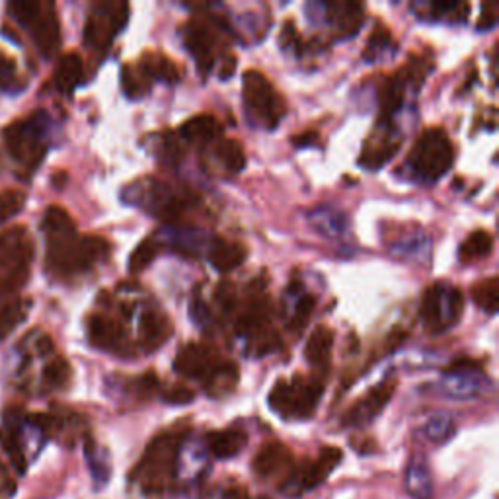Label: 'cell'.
<instances>
[{
  "instance_id": "1",
  "label": "cell",
  "mask_w": 499,
  "mask_h": 499,
  "mask_svg": "<svg viewBox=\"0 0 499 499\" xmlns=\"http://www.w3.org/2000/svg\"><path fill=\"white\" fill-rule=\"evenodd\" d=\"M42 228L47 246L45 264L53 275L75 277L86 273L109 254V242L106 238L78 234L71 215L63 207H49L44 215Z\"/></svg>"
},
{
  "instance_id": "2",
  "label": "cell",
  "mask_w": 499,
  "mask_h": 499,
  "mask_svg": "<svg viewBox=\"0 0 499 499\" xmlns=\"http://www.w3.org/2000/svg\"><path fill=\"white\" fill-rule=\"evenodd\" d=\"M186 432H164L148 443L141 461L131 472V480L145 494L166 492L178 474L179 451H182Z\"/></svg>"
},
{
  "instance_id": "3",
  "label": "cell",
  "mask_w": 499,
  "mask_h": 499,
  "mask_svg": "<svg viewBox=\"0 0 499 499\" xmlns=\"http://www.w3.org/2000/svg\"><path fill=\"white\" fill-rule=\"evenodd\" d=\"M123 199L170 223L182 218L199 205V195L192 189H176L164 182H158V179H143L137 186H129Z\"/></svg>"
},
{
  "instance_id": "4",
  "label": "cell",
  "mask_w": 499,
  "mask_h": 499,
  "mask_svg": "<svg viewBox=\"0 0 499 499\" xmlns=\"http://www.w3.org/2000/svg\"><path fill=\"white\" fill-rule=\"evenodd\" d=\"M455 162V148L447 131L441 127H429L417 137L408 156L412 176L422 184H435Z\"/></svg>"
},
{
  "instance_id": "5",
  "label": "cell",
  "mask_w": 499,
  "mask_h": 499,
  "mask_svg": "<svg viewBox=\"0 0 499 499\" xmlns=\"http://www.w3.org/2000/svg\"><path fill=\"white\" fill-rule=\"evenodd\" d=\"M34 254V241L26 226L0 233V295H12L28 283Z\"/></svg>"
},
{
  "instance_id": "6",
  "label": "cell",
  "mask_w": 499,
  "mask_h": 499,
  "mask_svg": "<svg viewBox=\"0 0 499 499\" xmlns=\"http://www.w3.org/2000/svg\"><path fill=\"white\" fill-rule=\"evenodd\" d=\"M47 115L44 112H36L4 129L8 153L26 172H34L44 161L47 153Z\"/></svg>"
},
{
  "instance_id": "7",
  "label": "cell",
  "mask_w": 499,
  "mask_h": 499,
  "mask_svg": "<svg viewBox=\"0 0 499 499\" xmlns=\"http://www.w3.org/2000/svg\"><path fill=\"white\" fill-rule=\"evenodd\" d=\"M12 14L20 26L28 29L36 47L45 59H51L61 45V24L53 3H10Z\"/></svg>"
},
{
  "instance_id": "8",
  "label": "cell",
  "mask_w": 499,
  "mask_h": 499,
  "mask_svg": "<svg viewBox=\"0 0 499 499\" xmlns=\"http://www.w3.org/2000/svg\"><path fill=\"white\" fill-rule=\"evenodd\" d=\"M324 384L321 381H306L303 376H295L291 383L277 381L269 392V408L281 417L306 419L314 416L316 406L321 402Z\"/></svg>"
},
{
  "instance_id": "9",
  "label": "cell",
  "mask_w": 499,
  "mask_h": 499,
  "mask_svg": "<svg viewBox=\"0 0 499 499\" xmlns=\"http://www.w3.org/2000/svg\"><path fill=\"white\" fill-rule=\"evenodd\" d=\"M242 96L248 112L256 122L273 129L287 114V104L269 78L259 71H246L242 76Z\"/></svg>"
},
{
  "instance_id": "10",
  "label": "cell",
  "mask_w": 499,
  "mask_h": 499,
  "mask_svg": "<svg viewBox=\"0 0 499 499\" xmlns=\"http://www.w3.org/2000/svg\"><path fill=\"white\" fill-rule=\"evenodd\" d=\"M464 313V297L456 287L439 283L427 289L422 303V321L432 334L453 328Z\"/></svg>"
},
{
  "instance_id": "11",
  "label": "cell",
  "mask_w": 499,
  "mask_h": 499,
  "mask_svg": "<svg viewBox=\"0 0 499 499\" xmlns=\"http://www.w3.org/2000/svg\"><path fill=\"white\" fill-rule=\"evenodd\" d=\"M129 20V4L122 0L96 3L84 26V44L92 51H106Z\"/></svg>"
},
{
  "instance_id": "12",
  "label": "cell",
  "mask_w": 499,
  "mask_h": 499,
  "mask_svg": "<svg viewBox=\"0 0 499 499\" xmlns=\"http://www.w3.org/2000/svg\"><path fill=\"white\" fill-rule=\"evenodd\" d=\"M342 448L324 447L314 461H306L298 466H293L291 472L285 476V480L279 484V487H281L287 495L293 497L313 492L330 478V474L339 466V463H342Z\"/></svg>"
},
{
  "instance_id": "13",
  "label": "cell",
  "mask_w": 499,
  "mask_h": 499,
  "mask_svg": "<svg viewBox=\"0 0 499 499\" xmlns=\"http://www.w3.org/2000/svg\"><path fill=\"white\" fill-rule=\"evenodd\" d=\"M432 71V65L425 63L424 59H412V63H408L400 71L388 76L378 92V102L384 115H392L402 107L408 88L414 86L419 88L424 84V76Z\"/></svg>"
},
{
  "instance_id": "14",
  "label": "cell",
  "mask_w": 499,
  "mask_h": 499,
  "mask_svg": "<svg viewBox=\"0 0 499 499\" xmlns=\"http://www.w3.org/2000/svg\"><path fill=\"white\" fill-rule=\"evenodd\" d=\"M396 391V381H384L378 386L371 388L361 400H357L345 416L342 417V424L345 427H365L373 422L375 417H378L386 404L391 402V398L394 396Z\"/></svg>"
},
{
  "instance_id": "15",
  "label": "cell",
  "mask_w": 499,
  "mask_h": 499,
  "mask_svg": "<svg viewBox=\"0 0 499 499\" xmlns=\"http://www.w3.org/2000/svg\"><path fill=\"white\" fill-rule=\"evenodd\" d=\"M184 44L197 61L202 75H209L217 61V36L207 24L192 20L182 28Z\"/></svg>"
},
{
  "instance_id": "16",
  "label": "cell",
  "mask_w": 499,
  "mask_h": 499,
  "mask_svg": "<svg viewBox=\"0 0 499 499\" xmlns=\"http://www.w3.org/2000/svg\"><path fill=\"white\" fill-rule=\"evenodd\" d=\"M218 363H221V357L213 345L194 342L179 349L174 367L179 375L205 381Z\"/></svg>"
},
{
  "instance_id": "17",
  "label": "cell",
  "mask_w": 499,
  "mask_h": 499,
  "mask_svg": "<svg viewBox=\"0 0 499 499\" xmlns=\"http://www.w3.org/2000/svg\"><path fill=\"white\" fill-rule=\"evenodd\" d=\"M88 337L92 345L109 353L131 355L125 328L117 321L104 314H92L88 318Z\"/></svg>"
},
{
  "instance_id": "18",
  "label": "cell",
  "mask_w": 499,
  "mask_h": 499,
  "mask_svg": "<svg viewBox=\"0 0 499 499\" xmlns=\"http://www.w3.org/2000/svg\"><path fill=\"white\" fill-rule=\"evenodd\" d=\"M295 466L293 455L283 443H267L259 448L257 455L254 456L252 468L259 480H279L281 484L285 476L291 472Z\"/></svg>"
},
{
  "instance_id": "19",
  "label": "cell",
  "mask_w": 499,
  "mask_h": 499,
  "mask_svg": "<svg viewBox=\"0 0 499 499\" xmlns=\"http://www.w3.org/2000/svg\"><path fill=\"white\" fill-rule=\"evenodd\" d=\"M400 145H402L400 133L391 125H381L371 137L367 139L359 162H361V166L367 170L383 168L398 153Z\"/></svg>"
},
{
  "instance_id": "20",
  "label": "cell",
  "mask_w": 499,
  "mask_h": 499,
  "mask_svg": "<svg viewBox=\"0 0 499 499\" xmlns=\"http://www.w3.org/2000/svg\"><path fill=\"white\" fill-rule=\"evenodd\" d=\"M139 332H141V342L143 345L153 352V349L161 347L166 339L172 336L174 328L172 322L168 321V316L162 311H145L139 321Z\"/></svg>"
},
{
  "instance_id": "21",
  "label": "cell",
  "mask_w": 499,
  "mask_h": 499,
  "mask_svg": "<svg viewBox=\"0 0 499 499\" xmlns=\"http://www.w3.org/2000/svg\"><path fill=\"white\" fill-rule=\"evenodd\" d=\"M223 133V127L218 123V119L215 115L202 114L189 117L187 122L179 127V139L184 143L192 145H209L218 139V135Z\"/></svg>"
},
{
  "instance_id": "22",
  "label": "cell",
  "mask_w": 499,
  "mask_h": 499,
  "mask_svg": "<svg viewBox=\"0 0 499 499\" xmlns=\"http://www.w3.org/2000/svg\"><path fill=\"white\" fill-rule=\"evenodd\" d=\"M404 490L412 499L433 497V478L424 456H414L410 464H408L404 476Z\"/></svg>"
},
{
  "instance_id": "23",
  "label": "cell",
  "mask_w": 499,
  "mask_h": 499,
  "mask_svg": "<svg viewBox=\"0 0 499 499\" xmlns=\"http://www.w3.org/2000/svg\"><path fill=\"white\" fill-rule=\"evenodd\" d=\"M326 12L336 26L339 37H352L363 24V4L359 3H330L326 4Z\"/></svg>"
},
{
  "instance_id": "24",
  "label": "cell",
  "mask_w": 499,
  "mask_h": 499,
  "mask_svg": "<svg viewBox=\"0 0 499 499\" xmlns=\"http://www.w3.org/2000/svg\"><path fill=\"white\" fill-rule=\"evenodd\" d=\"M248 443V437L241 429H223V432H213L207 437V447L209 451L218 461H226L244 451Z\"/></svg>"
},
{
  "instance_id": "25",
  "label": "cell",
  "mask_w": 499,
  "mask_h": 499,
  "mask_svg": "<svg viewBox=\"0 0 499 499\" xmlns=\"http://www.w3.org/2000/svg\"><path fill=\"white\" fill-rule=\"evenodd\" d=\"M248 257L246 248L242 244L236 242H228L218 238V241L213 242L211 250H209V262L221 273H228L234 272L236 267H241Z\"/></svg>"
},
{
  "instance_id": "26",
  "label": "cell",
  "mask_w": 499,
  "mask_h": 499,
  "mask_svg": "<svg viewBox=\"0 0 499 499\" xmlns=\"http://www.w3.org/2000/svg\"><path fill=\"white\" fill-rule=\"evenodd\" d=\"M29 308H32V301H29V298L12 295L0 298V339L8 337L26 321Z\"/></svg>"
},
{
  "instance_id": "27",
  "label": "cell",
  "mask_w": 499,
  "mask_h": 499,
  "mask_svg": "<svg viewBox=\"0 0 499 499\" xmlns=\"http://www.w3.org/2000/svg\"><path fill=\"white\" fill-rule=\"evenodd\" d=\"M332 347H334V332L326 326H318L316 330L311 334L305 347V357L306 361L313 367L318 368H328L330 367V357H332Z\"/></svg>"
},
{
  "instance_id": "28",
  "label": "cell",
  "mask_w": 499,
  "mask_h": 499,
  "mask_svg": "<svg viewBox=\"0 0 499 499\" xmlns=\"http://www.w3.org/2000/svg\"><path fill=\"white\" fill-rule=\"evenodd\" d=\"M84 63L78 53H67L59 59L55 68V86L63 94H71L73 90L83 83Z\"/></svg>"
},
{
  "instance_id": "29",
  "label": "cell",
  "mask_w": 499,
  "mask_h": 499,
  "mask_svg": "<svg viewBox=\"0 0 499 499\" xmlns=\"http://www.w3.org/2000/svg\"><path fill=\"white\" fill-rule=\"evenodd\" d=\"M139 68H141V71L147 75L148 81L156 78V81L172 84L182 78V71H179L176 61L164 57L162 53H147L141 59V63H139Z\"/></svg>"
},
{
  "instance_id": "30",
  "label": "cell",
  "mask_w": 499,
  "mask_h": 499,
  "mask_svg": "<svg viewBox=\"0 0 499 499\" xmlns=\"http://www.w3.org/2000/svg\"><path fill=\"white\" fill-rule=\"evenodd\" d=\"M203 384L209 396L213 398L228 396L238 384V367L234 363L221 361L213 368L211 375L205 378Z\"/></svg>"
},
{
  "instance_id": "31",
  "label": "cell",
  "mask_w": 499,
  "mask_h": 499,
  "mask_svg": "<svg viewBox=\"0 0 499 499\" xmlns=\"http://www.w3.org/2000/svg\"><path fill=\"white\" fill-rule=\"evenodd\" d=\"M84 455H86V461L90 466V472H92L94 484L98 490H102L109 480V474H112V466H109L107 453L104 451V448L98 447V443L92 437H86L84 439Z\"/></svg>"
},
{
  "instance_id": "32",
  "label": "cell",
  "mask_w": 499,
  "mask_h": 499,
  "mask_svg": "<svg viewBox=\"0 0 499 499\" xmlns=\"http://www.w3.org/2000/svg\"><path fill=\"white\" fill-rule=\"evenodd\" d=\"M311 225L324 236H342L347 231V217L334 207H318L311 213Z\"/></svg>"
},
{
  "instance_id": "33",
  "label": "cell",
  "mask_w": 499,
  "mask_h": 499,
  "mask_svg": "<svg viewBox=\"0 0 499 499\" xmlns=\"http://www.w3.org/2000/svg\"><path fill=\"white\" fill-rule=\"evenodd\" d=\"M0 445H3L4 453L10 458V463H12V466L16 468V472L26 474L28 461L24 455V445H22V439H20L18 429L12 422H6L4 427L0 429Z\"/></svg>"
},
{
  "instance_id": "34",
  "label": "cell",
  "mask_w": 499,
  "mask_h": 499,
  "mask_svg": "<svg viewBox=\"0 0 499 499\" xmlns=\"http://www.w3.org/2000/svg\"><path fill=\"white\" fill-rule=\"evenodd\" d=\"M494 250V238L486 231H476L458 248V257L463 264H472L478 259H484L492 254Z\"/></svg>"
},
{
  "instance_id": "35",
  "label": "cell",
  "mask_w": 499,
  "mask_h": 499,
  "mask_svg": "<svg viewBox=\"0 0 499 499\" xmlns=\"http://www.w3.org/2000/svg\"><path fill=\"white\" fill-rule=\"evenodd\" d=\"M73 368L68 365L65 357H55L44 367L42 373V386L47 392L61 391L68 383H71Z\"/></svg>"
},
{
  "instance_id": "36",
  "label": "cell",
  "mask_w": 499,
  "mask_h": 499,
  "mask_svg": "<svg viewBox=\"0 0 499 499\" xmlns=\"http://www.w3.org/2000/svg\"><path fill=\"white\" fill-rule=\"evenodd\" d=\"M215 154L223 166L233 174H241L246 168V153L244 147L236 139H223L215 147Z\"/></svg>"
},
{
  "instance_id": "37",
  "label": "cell",
  "mask_w": 499,
  "mask_h": 499,
  "mask_svg": "<svg viewBox=\"0 0 499 499\" xmlns=\"http://www.w3.org/2000/svg\"><path fill=\"white\" fill-rule=\"evenodd\" d=\"M472 298L482 311H486L487 314H495L499 305V279L490 277V279H482L480 283H476L472 287Z\"/></svg>"
},
{
  "instance_id": "38",
  "label": "cell",
  "mask_w": 499,
  "mask_h": 499,
  "mask_svg": "<svg viewBox=\"0 0 499 499\" xmlns=\"http://www.w3.org/2000/svg\"><path fill=\"white\" fill-rule=\"evenodd\" d=\"M122 84L129 98H141L151 90V81H148L141 68H133L129 65L122 68Z\"/></svg>"
},
{
  "instance_id": "39",
  "label": "cell",
  "mask_w": 499,
  "mask_h": 499,
  "mask_svg": "<svg viewBox=\"0 0 499 499\" xmlns=\"http://www.w3.org/2000/svg\"><path fill=\"white\" fill-rule=\"evenodd\" d=\"M429 250V238L422 234H412L408 238H400V241L394 242L391 246V252L402 259H410V257H422L424 252Z\"/></svg>"
},
{
  "instance_id": "40",
  "label": "cell",
  "mask_w": 499,
  "mask_h": 499,
  "mask_svg": "<svg viewBox=\"0 0 499 499\" xmlns=\"http://www.w3.org/2000/svg\"><path fill=\"white\" fill-rule=\"evenodd\" d=\"M424 433L433 443H443L455 433V419L448 414H435L424 427Z\"/></svg>"
},
{
  "instance_id": "41",
  "label": "cell",
  "mask_w": 499,
  "mask_h": 499,
  "mask_svg": "<svg viewBox=\"0 0 499 499\" xmlns=\"http://www.w3.org/2000/svg\"><path fill=\"white\" fill-rule=\"evenodd\" d=\"M156 252H158V244L154 238H145V241L133 250L131 257H129V272L131 273L145 272V269L153 264Z\"/></svg>"
},
{
  "instance_id": "42",
  "label": "cell",
  "mask_w": 499,
  "mask_h": 499,
  "mask_svg": "<svg viewBox=\"0 0 499 499\" xmlns=\"http://www.w3.org/2000/svg\"><path fill=\"white\" fill-rule=\"evenodd\" d=\"M314 306H316V298L313 295H303L301 298H298L291 321H289V330L301 334L306 328L308 321H311Z\"/></svg>"
},
{
  "instance_id": "43",
  "label": "cell",
  "mask_w": 499,
  "mask_h": 499,
  "mask_svg": "<svg viewBox=\"0 0 499 499\" xmlns=\"http://www.w3.org/2000/svg\"><path fill=\"white\" fill-rule=\"evenodd\" d=\"M26 205V194L20 189H8L0 194V225L16 217Z\"/></svg>"
},
{
  "instance_id": "44",
  "label": "cell",
  "mask_w": 499,
  "mask_h": 499,
  "mask_svg": "<svg viewBox=\"0 0 499 499\" xmlns=\"http://www.w3.org/2000/svg\"><path fill=\"white\" fill-rule=\"evenodd\" d=\"M392 45V34L391 29L384 28L383 24H376V28L373 29L371 37H368L367 47H365V59H376L381 53L388 51Z\"/></svg>"
},
{
  "instance_id": "45",
  "label": "cell",
  "mask_w": 499,
  "mask_h": 499,
  "mask_svg": "<svg viewBox=\"0 0 499 499\" xmlns=\"http://www.w3.org/2000/svg\"><path fill=\"white\" fill-rule=\"evenodd\" d=\"M186 154V143L176 135H164L162 139V158L170 164H179Z\"/></svg>"
},
{
  "instance_id": "46",
  "label": "cell",
  "mask_w": 499,
  "mask_h": 499,
  "mask_svg": "<svg viewBox=\"0 0 499 499\" xmlns=\"http://www.w3.org/2000/svg\"><path fill=\"white\" fill-rule=\"evenodd\" d=\"M215 301L217 305L221 306V311L225 314L234 313L236 308V289L231 281H223L218 283V287L215 289Z\"/></svg>"
},
{
  "instance_id": "47",
  "label": "cell",
  "mask_w": 499,
  "mask_h": 499,
  "mask_svg": "<svg viewBox=\"0 0 499 499\" xmlns=\"http://www.w3.org/2000/svg\"><path fill=\"white\" fill-rule=\"evenodd\" d=\"M16 78H18V71H16L14 59L0 51V90L12 88Z\"/></svg>"
},
{
  "instance_id": "48",
  "label": "cell",
  "mask_w": 499,
  "mask_h": 499,
  "mask_svg": "<svg viewBox=\"0 0 499 499\" xmlns=\"http://www.w3.org/2000/svg\"><path fill=\"white\" fill-rule=\"evenodd\" d=\"M194 398H195V394L192 388H187L184 384H176L162 394V400L172 406H186L189 402H194Z\"/></svg>"
},
{
  "instance_id": "49",
  "label": "cell",
  "mask_w": 499,
  "mask_h": 499,
  "mask_svg": "<svg viewBox=\"0 0 499 499\" xmlns=\"http://www.w3.org/2000/svg\"><path fill=\"white\" fill-rule=\"evenodd\" d=\"M499 18V8L497 4H484L482 8V16L478 20V29H490L497 24Z\"/></svg>"
},
{
  "instance_id": "50",
  "label": "cell",
  "mask_w": 499,
  "mask_h": 499,
  "mask_svg": "<svg viewBox=\"0 0 499 499\" xmlns=\"http://www.w3.org/2000/svg\"><path fill=\"white\" fill-rule=\"evenodd\" d=\"M279 44H281L283 47H291V45L298 44V34H297V29L293 28L291 22L285 24V29L281 32V37H279Z\"/></svg>"
},
{
  "instance_id": "51",
  "label": "cell",
  "mask_w": 499,
  "mask_h": 499,
  "mask_svg": "<svg viewBox=\"0 0 499 499\" xmlns=\"http://www.w3.org/2000/svg\"><path fill=\"white\" fill-rule=\"evenodd\" d=\"M234 71H236V57L234 55H226L223 59V68H221L223 81H226V78H231Z\"/></svg>"
},
{
  "instance_id": "52",
  "label": "cell",
  "mask_w": 499,
  "mask_h": 499,
  "mask_svg": "<svg viewBox=\"0 0 499 499\" xmlns=\"http://www.w3.org/2000/svg\"><path fill=\"white\" fill-rule=\"evenodd\" d=\"M318 141V135L313 133V131H308V133H303V135H298V137H293V143L295 147H311Z\"/></svg>"
},
{
  "instance_id": "53",
  "label": "cell",
  "mask_w": 499,
  "mask_h": 499,
  "mask_svg": "<svg viewBox=\"0 0 499 499\" xmlns=\"http://www.w3.org/2000/svg\"><path fill=\"white\" fill-rule=\"evenodd\" d=\"M257 499H265V497H257Z\"/></svg>"
}]
</instances>
